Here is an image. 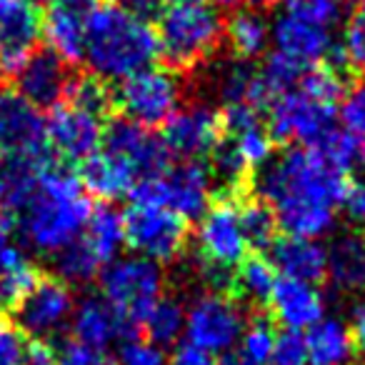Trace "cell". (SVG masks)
I'll list each match as a JSON object with an SVG mask.
<instances>
[{"instance_id":"obj_1","label":"cell","mask_w":365,"mask_h":365,"mask_svg":"<svg viewBox=\"0 0 365 365\" xmlns=\"http://www.w3.org/2000/svg\"><path fill=\"white\" fill-rule=\"evenodd\" d=\"M348 180L323 150L290 145L260 168L255 193L285 235L320 240L335 230Z\"/></svg>"},{"instance_id":"obj_2","label":"cell","mask_w":365,"mask_h":365,"mask_svg":"<svg viewBox=\"0 0 365 365\" xmlns=\"http://www.w3.org/2000/svg\"><path fill=\"white\" fill-rule=\"evenodd\" d=\"M91 213V195L81 178L48 163L38 175L31 198L16 215V223L23 240L36 253L53 260L81 238Z\"/></svg>"},{"instance_id":"obj_3","label":"cell","mask_w":365,"mask_h":365,"mask_svg":"<svg viewBox=\"0 0 365 365\" xmlns=\"http://www.w3.org/2000/svg\"><path fill=\"white\" fill-rule=\"evenodd\" d=\"M345 81L338 63L310 68L295 86L268 103V130L273 140L315 148L338 130V106Z\"/></svg>"},{"instance_id":"obj_4","label":"cell","mask_w":365,"mask_h":365,"mask_svg":"<svg viewBox=\"0 0 365 365\" xmlns=\"http://www.w3.org/2000/svg\"><path fill=\"white\" fill-rule=\"evenodd\" d=\"M340 0H280L270 21L273 53L303 71L333 63L343 33Z\"/></svg>"},{"instance_id":"obj_5","label":"cell","mask_w":365,"mask_h":365,"mask_svg":"<svg viewBox=\"0 0 365 365\" xmlns=\"http://www.w3.org/2000/svg\"><path fill=\"white\" fill-rule=\"evenodd\" d=\"M158 38L150 23L128 16L118 6H98L88 28L83 63L98 81H125L133 73L153 66Z\"/></svg>"},{"instance_id":"obj_6","label":"cell","mask_w":365,"mask_h":365,"mask_svg":"<svg viewBox=\"0 0 365 365\" xmlns=\"http://www.w3.org/2000/svg\"><path fill=\"white\" fill-rule=\"evenodd\" d=\"M158 53L173 71H190L215 56L223 43V18L208 3H173L158 18Z\"/></svg>"},{"instance_id":"obj_7","label":"cell","mask_w":365,"mask_h":365,"mask_svg":"<svg viewBox=\"0 0 365 365\" xmlns=\"http://www.w3.org/2000/svg\"><path fill=\"white\" fill-rule=\"evenodd\" d=\"M198 268L208 290L228 293L233 283V270L248 258V235L243 228L240 203L218 200L198 218L195 230Z\"/></svg>"},{"instance_id":"obj_8","label":"cell","mask_w":365,"mask_h":365,"mask_svg":"<svg viewBox=\"0 0 365 365\" xmlns=\"http://www.w3.org/2000/svg\"><path fill=\"white\" fill-rule=\"evenodd\" d=\"M215 178L200 160H180L163 173L143 180L133 193V203H150L180 215L182 220L200 218L213 205Z\"/></svg>"},{"instance_id":"obj_9","label":"cell","mask_w":365,"mask_h":365,"mask_svg":"<svg viewBox=\"0 0 365 365\" xmlns=\"http://www.w3.org/2000/svg\"><path fill=\"white\" fill-rule=\"evenodd\" d=\"M185 86L178 71L168 66H148L120 81L115 103L125 120L153 130L160 128L182 108Z\"/></svg>"},{"instance_id":"obj_10","label":"cell","mask_w":365,"mask_h":365,"mask_svg":"<svg viewBox=\"0 0 365 365\" xmlns=\"http://www.w3.org/2000/svg\"><path fill=\"white\" fill-rule=\"evenodd\" d=\"M101 295L133 328L165 295V273L140 255H120L101 273Z\"/></svg>"},{"instance_id":"obj_11","label":"cell","mask_w":365,"mask_h":365,"mask_svg":"<svg viewBox=\"0 0 365 365\" xmlns=\"http://www.w3.org/2000/svg\"><path fill=\"white\" fill-rule=\"evenodd\" d=\"M248 318L238 298L220 290H203L185 305V335L210 355H228L235 350Z\"/></svg>"},{"instance_id":"obj_12","label":"cell","mask_w":365,"mask_h":365,"mask_svg":"<svg viewBox=\"0 0 365 365\" xmlns=\"http://www.w3.org/2000/svg\"><path fill=\"white\" fill-rule=\"evenodd\" d=\"M125 243L150 263H175L188 243V225L180 215L150 203H133L123 213Z\"/></svg>"},{"instance_id":"obj_13","label":"cell","mask_w":365,"mask_h":365,"mask_svg":"<svg viewBox=\"0 0 365 365\" xmlns=\"http://www.w3.org/2000/svg\"><path fill=\"white\" fill-rule=\"evenodd\" d=\"M106 135V115L66 98L51 108L46 120V140L56 155L68 163H86L96 155Z\"/></svg>"},{"instance_id":"obj_14","label":"cell","mask_w":365,"mask_h":365,"mask_svg":"<svg viewBox=\"0 0 365 365\" xmlns=\"http://www.w3.org/2000/svg\"><path fill=\"white\" fill-rule=\"evenodd\" d=\"M13 310L18 330L36 338V343H43L71 325L76 298L71 285H66L61 278H38Z\"/></svg>"},{"instance_id":"obj_15","label":"cell","mask_w":365,"mask_h":365,"mask_svg":"<svg viewBox=\"0 0 365 365\" xmlns=\"http://www.w3.org/2000/svg\"><path fill=\"white\" fill-rule=\"evenodd\" d=\"M160 140L168 155L180 160H200L205 155H213V150L223 140V115L208 103L182 106L163 125Z\"/></svg>"},{"instance_id":"obj_16","label":"cell","mask_w":365,"mask_h":365,"mask_svg":"<svg viewBox=\"0 0 365 365\" xmlns=\"http://www.w3.org/2000/svg\"><path fill=\"white\" fill-rule=\"evenodd\" d=\"M101 148L110 153L113 158H118L138 178V185L165 170L168 160H170L160 138L153 135V130H145V128L125 120V118L106 128Z\"/></svg>"},{"instance_id":"obj_17","label":"cell","mask_w":365,"mask_h":365,"mask_svg":"<svg viewBox=\"0 0 365 365\" xmlns=\"http://www.w3.org/2000/svg\"><path fill=\"white\" fill-rule=\"evenodd\" d=\"M96 8V0H51L43 16L48 51L66 63H81Z\"/></svg>"},{"instance_id":"obj_18","label":"cell","mask_w":365,"mask_h":365,"mask_svg":"<svg viewBox=\"0 0 365 365\" xmlns=\"http://www.w3.org/2000/svg\"><path fill=\"white\" fill-rule=\"evenodd\" d=\"M0 148L13 158L48 160L46 120L18 93H0Z\"/></svg>"},{"instance_id":"obj_19","label":"cell","mask_w":365,"mask_h":365,"mask_svg":"<svg viewBox=\"0 0 365 365\" xmlns=\"http://www.w3.org/2000/svg\"><path fill=\"white\" fill-rule=\"evenodd\" d=\"M43 16L31 0H0V73H13L36 53Z\"/></svg>"},{"instance_id":"obj_20","label":"cell","mask_w":365,"mask_h":365,"mask_svg":"<svg viewBox=\"0 0 365 365\" xmlns=\"http://www.w3.org/2000/svg\"><path fill=\"white\" fill-rule=\"evenodd\" d=\"M73 78L68 63L51 51H36L16 71V93L33 108H56L66 101Z\"/></svg>"},{"instance_id":"obj_21","label":"cell","mask_w":365,"mask_h":365,"mask_svg":"<svg viewBox=\"0 0 365 365\" xmlns=\"http://www.w3.org/2000/svg\"><path fill=\"white\" fill-rule=\"evenodd\" d=\"M273 318L285 333H308L315 323L325 318V295L315 283L293 278H278L268 300Z\"/></svg>"},{"instance_id":"obj_22","label":"cell","mask_w":365,"mask_h":365,"mask_svg":"<svg viewBox=\"0 0 365 365\" xmlns=\"http://www.w3.org/2000/svg\"><path fill=\"white\" fill-rule=\"evenodd\" d=\"M71 333L73 340L108 350L110 345L120 343L125 335H130L133 330L103 295H86L78 300L76 310H73Z\"/></svg>"},{"instance_id":"obj_23","label":"cell","mask_w":365,"mask_h":365,"mask_svg":"<svg viewBox=\"0 0 365 365\" xmlns=\"http://www.w3.org/2000/svg\"><path fill=\"white\" fill-rule=\"evenodd\" d=\"M270 263H273L275 273H280V278L318 283V280L325 278L328 248L320 240L283 235L270 245Z\"/></svg>"},{"instance_id":"obj_24","label":"cell","mask_w":365,"mask_h":365,"mask_svg":"<svg viewBox=\"0 0 365 365\" xmlns=\"http://www.w3.org/2000/svg\"><path fill=\"white\" fill-rule=\"evenodd\" d=\"M303 340L308 365H353L358 355L348 320L335 315H325L303 335Z\"/></svg>"},{"instance_id":"obj_25","label":"cell","mask_w":365,"mask_h":365,"mask_svg":"<svg viewBox=\"0 0 365 365\" xmlns=\"http://www.w3.org/2000/svg\"><path fill=\"white\" fill-rule=\"evenodd\" d=\"M325 280L338 293H365V238L343 233L328 245Z\"/></svg>"},{"instance_id":"obj_26","label":"cell","mask_w":365,"mask_h":365,"mask_svg":"<svg viewBox=\"0 0 365 365\" xmlns=\"http://www.w3.org/2000/svg\"><path fill=\"white\" fill-rule=\"evenodd\" d=\"M36 280L38 270L31 255L16 245L6 225H0V308H16Z\"/></svg>"},{"instance_id":"obj_27","label":"cell","mask_w":365,"mask_h":365,"mask_svg":"<svg viewBox=\"0 0 365 365\" xmlns=\"http://www.w3.org/2000/svg\"><path fill=\"white\" fill-rule=\"evenodd\" d=\"M215 91L223 103V108H253L263 110L273 101L263 83L260 71H255L248 63H228L215 76Z\"/></svg>"},{"instance_id":"obj_28","label":"cell","mask_w":365,"mask_h":365,"mask_svg":"<svg viewBox=\"0 0 365 365\" xmlns=\"http://www.w3.org/2000/svg\"><path fill=\"white\" fill-rule=\"evenodd\" d=\"M223 41L240 63H250L270 48V21L260 8H235L223 21Z\"/></svg>"},{"instance_id":"obj_29","label":"cell","mask_w":365,"mask_h":365,"mask_svg":"<svg viewBox=\"0 0 365 365\" xmlns=\"http://www.w3.org/2000/svg\"><path fill=\"white\" fill-rule=\"evenodd\" d=\"M81 182L88 195H98L103 200H118L133 195L138 188V178L110 153L101 150L83 163Z\"/></svg>"},{"instance_id":"obj_30","label":"cell","mask_w":365,"mask_h":365,"mask_svg":"<svg viewBox=\"0 0 365 365\" xmlns=\"http://www.w3.org/2000/svg\"><path fill=\"white\" fill-rule=\"evenodd\" d=\"M46 165L48 160L13 155H6V160H0V210H6L11 218H16L26 200L31 198L38 175Z\"/></svg>"},{"instance_id":"obj_31","label":"cell","mask_w":365,"mask_h":365,"mask_svg":"<svg viewBox=\"0 0 365 365\" xmlns=\"http://www.w3.org/2000/svg\"><path fill=\"white\" fill-rule=\"evenodd\" d=\"M81 243L96 255L103 263V268L120 258V250L125 245V225H123V215L110 205H101L93 208L88 225L81 235Z\"/></svg>"},{"instance_id":"obj_32","label":"cell","mask_w":365,"mask_h":365,"mask_svg":"<svg viewBox=\"0 0 365 365\" xmlns=\"http://www.w3.org/2000/svg\"><path fill=\"white\" fill-rule=\"evenodd\" d=\"M143 335L153 343H158L160 348L175 345L180 340V335L185 333V305L178 298L163 295L140 320Z\"/></svg>"},{"instance_id":"obj_33","label":"cell","mask_w":365,"mask_h":365,"mask_svg":"<svg viewBox=\"0 0 365 365\" xmlns=\"http://www.w3.org/2000/svg\"><path fill=\"white\" fill-rule=\"evenodd\" d=\"M275 283H278V273H275L273 263L268 258H245L238 268L233 270V283L230 288L235 290L240 300L253 305H263L270 300Z\"/></svg>"},{"instance_id":"obj_34","label":"cell","mask_w":365,"mask_h":365,"mask_svg":"<svg viewBox=\"0 0 365 365\" xmlns=\"http://www.w3.org/2000/svg\"><path fill=\"white\" fill-rule=\"evenodd\" d=\"M53 265H56L58 278L66 285H86L91 280L101 278V273L106 270L101 260L81 243V238L68 245L63 253H58L53 258Z\"/></svg>"},{"instance_id":"obj_35","label":"cell","mask_w":365,"mask_h":365,"mask_svg":"<svg viewBox=\"0 0 365 365\" xmlns=\"http://www.w3.org/2000/svg\"><path fill=\"white\" fill-rule=\"evenodd\" d=\"M338 123L340 130L353 138L365 153V76L345 88L338 106Z\"/></svg>"},{"instance_id":"obj_36","label":"cell","mask_w":365,"mask_h":365,"mask_svg":"<svg viewBox=\"0 0 365 365\" xmlns=\"http://www.w3.org/2000/svg\"><path fill=\"white\" fill-rule=\"evenodd\" d=\"M275 338H278V333L273 330V325L263 318H255L245 325L235 350H238L245 360H250V363L268 365L270 353H273V348H275Z\"/></svg>"},{"instance_id":"obj_37","label":"cell","mask_w":365,"mask_h":365,"mask_svg":"<svg viewBox=\"0 0 365 365\" xmlns=\"http://www.w3.org/2000/svg\"><path fill=\"white\" fill-rule=\"evenodd\" d=\"M240 215H243V228L248 235L250 248H268L275 240V218L260 200H250V203H240Z\"/></svg>"},{"instance_id":"obj_38","label":"cell","mask_w":365,"mask_h":365,"mask_svg":"<svg viewBox=\"0 0 365 365\" xmlns=\"http://www.w3.org/2000/svg\"><path fill=\"white\" fill-rule=\"evenodd\" d=\"M115 365H168V353L140 333H130L118 343Z\"/></svg>"},{"instance_id":"obj_39","label":"cell","mask_w":365,"mask_h":365,"mask_svg":"<svg viewBox=\"0 0 365 365\" xmlns=\"http://www.w3.org/2000/svg\"><path fill=\"white\" fill-rule=\"evenodd\" d=\"M340 58L348 66L365 73V3L350 16V21L345 23L343 33H340V46L335 61H340Z\"/></svg>"},{"instance_id":"obj_40","label":"cell","mask_w":365,"mask_h":365,"mask_svg":"<svg viewBox=\"0 0 365 365\" xmlns=\"http://www.w3.org/2000/svg\"><path fill=\"white\" fill-rule=\"evenodd\" d=\"M56 360L58 365H115V358H113L108 350L103 348H93V345H86L81 340H63L56 350Z\"/></svg>"},{"instance_id":"obj_41","label":"cell","mask_w":365,"mask_h":365,"mask_svg":"<svg viewBox=\"0 0 365 365\" xmlns=\"http://www.w3.org/2000/svg\"><path fill=\"white\" fill-rule=\"evenodd\" d=\"M268 365H308V353H305L303 335L285 333V330L278 333Z\"/></svg>"},{"instance_id":"obj_42","label":"cell","mask_w":365,"mask_h":365,"mask_svg":"<svg viewBox=\"0 0 365 365\" xmlns=\"http://www.w3.org/2000/svg\"><path fill=\"white\" fill-rule=\"evenodd\" d=\"M340 215L355 228H365V180L350 178L340 198Z\"/></svg>"},{"instance_id":"obj_43","label":"cell","mask_w":365,"mask_h":365,"mask_svg":"<svg viewBox=\"0 0 365 365\" xmlns=\"http://www.w3.org/2000/svg\"><path fill=\"white\" fill-rule=\"evenodd\" d=\"M26 340L16 325L0 320V365H23Z\"/></svg>"},{"instance_id":"obj_44","label":"cell","mask_w":365,"mask_h":365,"mask_svg":"<svg viewBox=\"0 0 365 365\" xmlns=\"http://www.w3.org/2000/svg\"><path fill=\"white\" fill-rule=\"evenodd\" d=\"M120 11H125L128 16L138 18L143 23L158 21L165 11V0H118L115 3Z\"/></svg>"},{"instance_id":"obj_45","label":"cell","mask_w":365,"mask_h":365,"mask_svg":"<svg viewBox=\"0 0 365 365\" xmlns=\"http://www.w3.org/2000/svg\"><path fill=\"white\" fill-rule=\"evenodd\" d=\"M168 365H215V355L185 340V343H178L175 350L168 355Z\"/></svg>"},{"instance_id":"obj_46","label":"cell","mask_w":365,"mask_h":365,"mask_svg":"<svg viewBox=\"0 0 365 365\" xmlns=\"http://www.w3.org/2000/svg\"><path fill=\"white\" fill-rule=\"evenodd\" d=\"M348 328H350V333H353V340H355V348H358V353L365 355V293L360 295V298L353 303V308H350Z\"/></svg>"},{"instance_id":"obj_47","label":"cell","mask_w":365,"mask_h":365,"mask_svg":"<svg viewBox=\"0 0 365 365\" xmlns=\"http://www.w3.org/2000/svg\"><path fill=\"white\" fill-rule=\"evenodd\" d=\"M23 365H58L56 350L48 348L46 343H33V345H28L26 355H23Z\"/></svg>"},{"instance_id":"obj_48","label":"cell","mask_w":365,"mask_h":365,"mask_svg":"<svg viewBox=\"0 0 365 365\" xmlns=\"http://www.w3.org/2000/svg\"><path fill=\"white\" fill-rule=\"evenodd\" d=\"M218 3L230 8H263L268 3H275V0H218Z\"/></svg>"},{"instance_id":"obj_49","label":"cell","mask_w":365,"mask_h":365,"mask_svg":"<svg viewBox=\"0 0 365 365\" xmlns=\"http://www.w3.org/2000/svg\"><path fill=\"white\" fill-rule=\"evenodd\" d=\"M215 365H255V363L245 360L243 355L238 353V350H233V353H228V355H220V360Z\"/></svg>"},{"instance_id":"obj_50","label":"cell","mask_w":365,"mask_h":365,"mask_svg":"<svg viewBox=\"0 0 365 365\" xmlns=\"http://www.w3.org/2000/svg\"><path fill=\"white\" fill-rule=\"evenodd\" d=\"M31 3H33L36 8H46L48 3H51V0H31Z\"/></svg>"},{"instance_id":"obj_51","label":"cell","mask_w":365,"mask_h":365,"mask_svg":"<svg viewBox=\"0 0 365 365\" xmlns=\"http://www.w3.org/2000/svg\"><path fill=\"white\" fill-rule=\"evenodd\" d=\"M175 3H182V6H193V3H205V0H175Z\"/></svg>"},{"instance_id":"obj_52","label":"cell","mask_w":365,"mask_h":365,"mask_svg":"<svg viewBox=\"0 0 365 365\" xmlns=\"http://www.w3.org/2000/svg\"><path fill=\"white\" fill-rule=\"evenodd\" d=\"M340 3H360V6H363L365 0H340Z\"/></svg>"},{"instance_id":"obj_53","label":"cell","mask_w":365,"mask_h":365,"mask_svg":"<svg viewBox=\"0 0 365 365\" xmlns=\"http://www.w3.org/2000/svg\"><path fill=\"white\" fill-rule=\"evenodd\" d=\"M0 153H3V148H0Z\"/></svg>"}]
</instances>
